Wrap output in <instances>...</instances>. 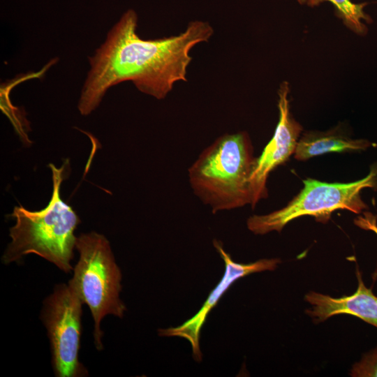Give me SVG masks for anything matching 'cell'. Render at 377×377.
Returning <instances> with one entry per match:
<instances>
[{
	"label": "cell",
	"instance_id": "obj_10",
	"mask_svg": "<svg viewBox=\"0 0 377 377\" xmlns=\"http://www.w3.org/2000/svg\"><path fill=\"white\" fill-rule=\"evenodd\" d=\"M373 145L366 139L350 138L337 128L327 132L310 131L299 139L294 157L306 161L327 152L363 151Z\"/></svg>",
	"mask_w": 377,
	"mask_h": 377
},
{
	"label": "cell",
	"instance_id": "obj_6",
	"mask_svg": "<svg viewBox=\"0 0 377 377\" xmlns=\"http://www.w3.org/2000/svg\"><path fill=\"white\" fill-rule=\"evenodd\" d=\"M83 304L73 289L65 283L57 284L43 302L40 319L50 340L55 376H88L87 369L78 359Z\"/></svg>",
	"mask_w": 377,
	"mask_h": 377
},
{
	"label": "cell",
	"instance_id": "obj_12",
	"mask_svg": "<svg viewBox=\"0 0 377 377\" xmlns=\"http://www.w3.org/2000/svg\"><path fill=\"white\" fill-rule=\"evenodd\" d=\"M350 375L353 377H377V346L363 355L354 364Z\"/></svg>",
	"mask_w": 377,
	"mask_h": 377
},
{
	"label": "cell",
	"instance_id": "obj_8",
	"mask_svg": "<svg viewBox=\"0 0 377 377\" xmlns=\"http://www.w3.org/2000/svg\"><path fill=\"white\" fill-rule=\"evenodd\" d=\"M213 244L224 261L225 272L222 279L212 290L201 309L190 319L175 327L159 329L161 337H177L187 340L191 346L193 359L200 362L202 354L200 348V336L207 315L217 304L223 295L237 279L255 272L274 270L281 263L279 258H263L254 263L242 264L235 262L226 252L220 241L214 239Z\"/></svg>",
	"mask_w": 377,
	"mask_h": 377
},
{
	"label": "cell",
	"instance_id": "obj_7",
	"mask_svg": "<svg viewBox=\"0 0 377 377\" xmlns=\"http://www.w3.org/2000/svg\"><path fill=\"white\" fill-rule=\"evenodd\" d=\"M289 86L283 82L278 91L279 119L274 135L256 158L249 179L251 206L253 208L262 199L267 197V181L270 172L284 163L295 153L302 126L290 112Z\"/></svg>",
	"mask_w": 377,
	"mask_h": 377
},
{
	"label": "cell",
	"instance_id": "obj_13",
	"mask_svg": "<svg viewBox=\"0 0 377 377\" xmlns=\"http://www.w3.org/2000/svg\"><path fill=\"white\" fill-rule=\"evenodd\" d=\"M297 1L300 4H303L304 3H307L308 0H297Z\"/></svg>",
	"mask_w": 377,
	"mask_h": 377
},
{
	"label": "cell",
	"instance_id": "obj_4",
	"mask_svg": "<svg viewBox=\"0 0 377 377\" xmlns=\"http://www.w3.org/2000/svg\"><path fill=\"white\" fill-rule=\"evenodd\" d=\"M75 248L79 259L68 284L89 306L94 319V344L102 350L101 320L110 314L121 318L126 310L119 297L121 272L103 235L82 233L77 237Z\"/></svg>",
	"mask_w": 377,
	"mask_h": 377
},
{
	"label": "cell",
	"instance_id": "obj_1",
	"mask_svg": "<svg viewBox=\"0 0 377 377\" xmlns=\"http://www.w3.org/2000/svg\"><path fill=\"white\" fill-rule=\"evenodd\" d=\"M138 21L135 11L128 9L89 57L90 68L77 104L82 115L91 113L109 89L125 81L142 93L164 99L177 82L187 81L191 49L214 34L208 22L194 20L178 35L145 40L137 33Z\"/></svg>",
	"mask_w": 377,
	"mask_h": 377
},
{
	"label": "cell",
	"instance_id": "obj_9",
	"mask_svg": "<svg viewBox=\"0 0 377 377\" xmlns=\"http://www.w3.org/2000/svg\"><path fill=\"white\" fill-rule=\"evenodd\" d=\"M356 276L357 288L350 295L332 297L315 291L309 292L305 300L311 308L306 313L316 323L323 322L338 314H348L377 328V296L365 286L358 269Z\"/></svg>",
	"mask_w": 377,
	"mask_h": 377
},
{
	"label": "cell",
	"instance_id": "obj_11",
	"mask_svg": "<svg viewBox=\"0 0 377 377\" xmlns=\"http://www.w3.org/2000/svg\"><path fill=\"white\" fill-rule=\"evenodd\" d=\"M325 1L330 2L334 6L336 15L350 30L359 35L367 33V27L362 22V20L368 23L372 22L369 15L364 11L367 3H354L350 0H308L307 4L313 7Z\"/></svg>",
	"mask_w": 377,
	"mask_h": 377
},
{
	"label": "cell",
	"instance_id": "obj_5",
	"mask_svg": "<svg viewBox=\"0 0 377 377\" xmlns=\"http://www.w3.org/2000/svg\"><path fill=\"white\" fill-rule=\"evenodd\" d=\"M304 188L288 205L265 215H253L246 221L248 229L256 235L280 232L293 219L310 216L318 222L326 223L332 212L346 209L360 214L368 209L361 191L377 190V163L364 177L348 183H328L313 179L303 180Z\"/></svg>",
	"mask_w": 377,
	"mask_h": 377
},
{
	"label": "cell",
	"instance_id": "obj_3",
	"mask_svg": "<svg viewBox=\"0 0 377 377\" xmlns=\"http://www.w3.org/2000/svg\"><path fill=\"white\" fill-rule=\"evenodd\" d=\"M256 158L247 132L221 135L188 170L194 194L214 214L251 205L249 179Z\"/></svg>",
	"mask_w": 377,
	"mask_h": 377
},
{
	"label": "cell",
	"instance_id": "obj_2",
	"mask_svg": "<svg viewBox=\"0 0 377 377\" xmlns=\"http://www.w3.org/2000/svg\"><path fill=\"white\" fill-rule=\"evenodd\" d=\"M65 166L58 168L50 163L53 189L48 205L39 211L16 206L11 216L16 220L10 228L11 242L2 256L5 264L19 262L24 256L36 254L54 264L66 274L73 270L71 261L77 237L74 232L80 220L61 198Z\"/></svg>",
	"mask_w": 377,
	"mask_h": 377
}]
</instances>
